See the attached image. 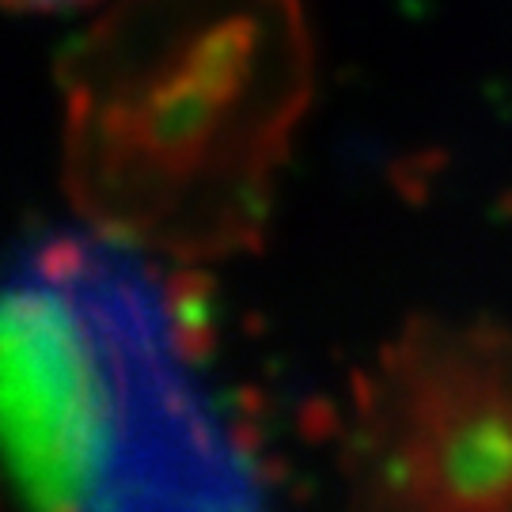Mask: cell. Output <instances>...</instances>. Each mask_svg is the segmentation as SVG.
<instances>
[{"label": "cell", "instance_id": "obj_3", "mask_svg": "<svg viewBox=\"0 0 512 512\" xmlns=\"http://www.w3.org/2000/svg\"><path fill=\"white\" fill-rule=\"evenodd\" d=\"M346 512H512V323L414 319L353 387Z\"/></svg>", "mask_w": 512, "mask_h": 512}, {"label": "cell", "instance_id": "obj_4", "mask_svg": "<svg viewBox=\"0 0 512 512\" xmlns=\"http://www.w3.org/2000/svg\"><path fill=\"white\" fill-rule=\"evenodd\" d=\"M12 4H23V8H73L84 0H12Z\"/></svg>", "mask_w": 512, "mask_h": 512}, {"label": "cell", "instance_id": "obj_1", "mask_svg": "<svg viewBox=\"0 0 512 512\" xmlns=\"http://www.w3.org/2000/svg\"><path fill=\"white\" fill-rule=\"evenodd\" d=\"M315 92L300 0H110L61 61V183L129 255L255 251Z\"/></svg>", "mask_w": 512, "mask_h": 512}, {"label": "cell", "instance_id": "obj_2", "mask_svg": "<svg viewBox=\"0 0 512 512\" xmlns=\"http://www.w3.org/2000/svg\"><path fill=\"white\" fill-rule=\"evenodd\" d=\"M8 429L31 512H258L175 319L114 243H46L4 311Z\"/></svg>", "mask_w": 512, "mask_h": 512}]
</instances>
